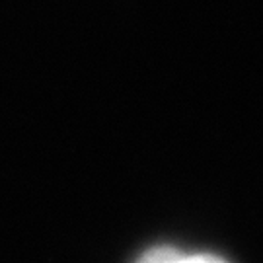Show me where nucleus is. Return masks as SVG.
I'll use <instances>...</instances> for the list:
<instances>
[{
    "mask_svg": "<svg viewBox=\"0 0 263 263\" xmlns=\"http://www.w3.org/2000/svg\"><path fill=\"white\" fill-rule=\"evenodd\" d=\"M181 259H183V254H179V252L172 250L168 246L152 248L151 252L141 255V261H148V263H170V261H181Z\"/></svg>",
    "mask_w": 263,
    "mask_h": 263,
    "instance_id": "f257e3e1",
    "label": "nucleus"
}]
</instances>
